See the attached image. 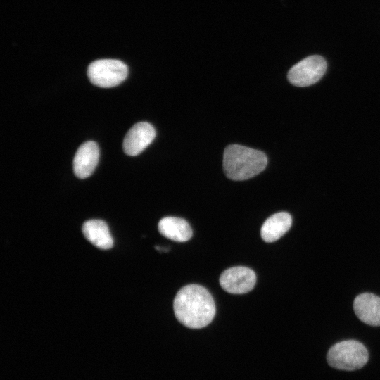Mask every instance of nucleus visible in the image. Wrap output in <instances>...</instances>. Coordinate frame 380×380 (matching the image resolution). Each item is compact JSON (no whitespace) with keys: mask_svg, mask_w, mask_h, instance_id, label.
Segmentation results:
<instances>
[{"mask_svg":"<svg viewBox=\"0 0 380 380\" xmlns=\"http://www.w3.org/2000/svg\"><path fill=\"white\" fill-rule=\"evenodd\" d=\"M256 282L253 270L244 266H236L224 270L220 277V284L227 292L243 294L251 291Z\"/></svg>","mask_w":380,"mask_h":380,"instance_id":"nucleus-6","label":"nucleus"},{"mask_svg":"<svg viewBox=\"0 0 380 380\" xmlns=\"http://www.w3.org/2000/svg\"><path fill=\"white\" fill-rule=\"evenodd\" d=\"M155 137L156 130L151 124L138 122L126 134L123 140V150L128 156H137L151 144Z\"/></svg>","mask_w":380,"mask_h":380,"instance_id":"nucleus-7","label":"nucleus"},{"mask_svg":"<svg viewBox=\"0 0 380 380\" xmlns=\"http://www.w3.org/2000/svg\"><path fill=\"white\" fill-rule=\"evenodd\" d=\"M292 217L286 212H279L268 217L263 223L260 234L265 242H274L280 239L291 228Z\"/></svg>","mask_w":380,"mask_h":380,"instance_id":"nucleus-11","label":"nucleus"},{"mask_svg":"<svg viewBox=\"0 0 380 380\" xmlns=\"http://www.w3.org/2000/svg\"><path fill=\"white\" fill-rule=\"evenodd\" d=\"M327 66V62L322 56H308L291 68L288 72V80L296 87L312 85L322 77Z\"/></svg>","mask_w":380,"mask_h":380,"instance_id":"nucleus-5","label":"nucleus"},{"mask_svg":"<svg viewBox=\"0 0 380 380\" xmlns=\"http://www.w3.org/2000/svg\"><path fill=\"white\" fill-rule=\"evenodd\" d=\"M127 75V66L123 62L115 59L93 61L87 69L90 82L102 88L118 86L126 79Z\"/></svg>","mask_w":380,"mask_h":380,"instance_id":"nucleus-4","label":"nucleus"},{"mask_svg":"<svg viewBox=\"0 0 380 380\" xmlns=\"http://www.w3.org/2000/svg\"><path fill=\"white\" fill-rule=\"evenodd\" d=\"M173 309L177 320L191 329L208 325L216 310L211 294L205 287L198 284L182 287L175 297Z\"/></svg>","mask_w":380,"mask_h":380,"instance_id":"nucleus-1","label":"nucleus"},{"mask_svg":"<svg viewBox=\"0 0 380 380\" xmlns=\"http://www.w3.org/2000/svg\"><path fill=\"white\" fill-rule=\"evenodd\" d=\"M353 308L362 322L380 326V297L370 293H361L355 298Z\"/></svg>","mask_w":380,"mask_h":380,"instance_id":"nucleus-9","label":"nucleus"},{"mask_svg":"<svg viewBox=\"0 0 380 380\" xmlns=\"http://www.w3.org/2000/svg\"><path fill=\"white\" fill-rule=\"evenodd\" d=\"M368 358L366 347L355 340H345L334 344L327 355V360L331 367L346 371L361 369Z\"/></svg>","mask_w":380,"mask_h":380,"instance_id":"nucleus-3","label":"nucleus"},{"mask_svg":"<svg viewBox=\"0 0 380 380\" xmlns=\"http://www.w3.org/2000/svg\"><path fill=\"white\" fill-rule=\"evenodd\" d=\"M160 233L166 238L177 242L189 241L193 234L189 224L184 219L177 217H166L158 222Z\"/></svg>","mask_w":380,"mask_h":380,"instance_id":"nucleus-12","label":"nucleus"},{"mask_svg":"<svg viewBox=\"0 0 380 380\" xmlns=\"http://www.w3.org/2000/svg\"><path fill=\"white\" fill-rule=\"evenodd\" d=\"M267 164V158L263 152L244 146L232 144L224 152V171L232 180L252 178L263 171Z\"/></svg>","mask_w":380,"mask_h":380,"instance_id":"nucleus-2","label":"nucleus"},{"mask_svg":"<svg viewBox=\"0 0 380 380\" xmlns=\"http://www.w3.org/2000/svg\"><path fill=\"white\" fill-rule=\"evenodd\" d=\"M99 158V148L97 144L88 141L82 144L77 150L73 159L75 175L80 179L89 177L94 171Z\"/></svg>","mask_w":380,"mask_h":380,"instance_id":"nucleus-8","label":"nucleus"},{"mask_svg":"<svg viewBox=\"0 0 380 380\" xmlns=\"http://www.w3.org/2000/svg\"><path fill=\"white\" fill-rule=\"evenodd\" d=\"M84 237L94 246L102 250L110 249L113 239L107 224L101 220H90L82 225Z\"/></svg>","mask_w":380,"mask_h":380,"instance_id":"nucleus-10","label":"nucleus"}]
</instances>
